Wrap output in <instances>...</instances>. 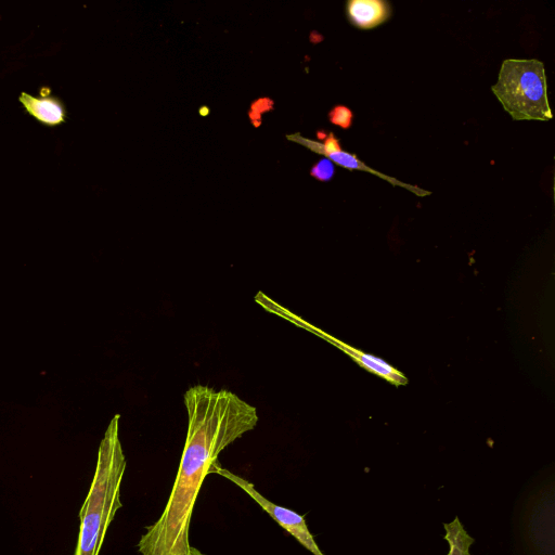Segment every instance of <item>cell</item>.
<instances>
[{
    "instance_id": "obj_10",
    "label": "cell",
    "mask_w": 555,
    "mask_h": 555,
    "mask_svg": "<svg viewBox=\"0 0 555 555\" xmlns=\"http://www.w3.org/2000/svg\"><path fill=\"white\" fill-rule=\"evenodd\" d=\"M310 172L318 180L328 181L334 175V165L330 159L323 158L311 168Z\"/></svg>"
},
{
    "instance_id": "obj_2",
    "label": "cell",
    "mask_w": 555,
    "mask_h": 555,
    "mask_svg": "<svg viewBox=\"0 0 555 555\" xmlns=\"http://www.w3.org/2000/svg\"><path fill=\"white\" fill-rule=\"evenodd\" d=\"M119 418L116 414L111 420L100 442L94 476L79 512L77 544L81 555H99L106 530L122 505L120 485L127 460L119 439Z\"/></svg>"
},
{
    "instance_id": "obj_7",
    "label": "cell",
    "mask_w": 555,
    "mask_h": 555,
    "mask_svg": "<svg viewBox=\"0 0 555 555\" xmlns=\"http://www.w3.org/2000/svg\"><path fill=\"white\" fill-rule=\"evenodd\" d=\"M18 100L29 115L44 125L57 126L65 120V108L56 98H35L22 92Z\"/></svg>"
},
{
    "instance_id": "obj_11",
    "label": "cell",
    "mask_w": 555,
    "mask_h": 555,
    "mask_svg": "<svg viewBox=\"0 0 555 555\" xmlns=\"http://www.w3.org/2000/svg\"><path fill=\"white\" fill-rule=\"evenodd\" d=\"M74 555H81L80 547L78 544L76 545Z\"/></svg>"
},
{
    "instance_id": "obj_5",
    "label": "cell",
    "mask_w": 555,
    "mask_h": 555,
    "mask_svg": "<svg viewBox=\"0 0 555 555\" xmlns=\"http://www.w3.org/2000/svg\"><path fill=\"white\" fill-rule=\"evenodd\" d=\"M347 15L351 24L370 29L384 23L390 15V8L380 0H351L347 3Z\"/></svg>"
},
{
    "instance_id": "obj_8",
    "label": "cell",
    "mask_w": 555,
    "mask_h": 555,
    "mask_svg": "<svg viewBox=\"0 0 555 555\" xmlns=\"http://www.w3.org/2000/svg\"><path fill=\"white\" fill-rule=\"evenodd\" d=\"M444 540L449 545L447 555H470L469 550L474 544V538L464 528L457 516L450 522L443 524Z\"/></svg>"
},
{
    "instance_id": "obj_1",
    "label": "cell",
    "mask_w": 555,
    "mask_h": 555,
    "mask_svg": "<svg viewBox=\"0 0 555 555\" xmlns=\"http://www.w3.org/2000/svg\"><path fill=\"white\" fill-rule=\"evenodd\" d=\"M183 400L188 429L182 456L163 513L137 544L141 555H206L190 543L199 489L219 465L221 451L258 423L257 409L227 389L195 385Z\"/></svg>"
},
{
    "instance_id": "obj_4",
    "label": "cell",
    "mask_w": 555,
    "mask_h": 555,
    "mask_svg": "<svg viewBox=\"0 0 555 555\" xmlns=\"http://www.w3.org/2000/svg\"><path fill=\"white\" fill-rule=\"evenodd\" d=\"M212 474L220 475L233 482L250 496L270 517H272L284 530L291 533L305 548L313 555H324L314 537L308 529L305 517L283 506H279L264 498L247 479L217 465Z\"/></svg>"
},
{
    "instance_id": "obj_9",
    "label": "cell",
    "mask_w": 555,
    "mask_h": 555,
    "mask_svg": "<svg viewBox=\"0 0 555 555\" xmlns=\"http://www.w3.org/2000/svg\"><path fill=\"white\" fill-rule=\"evenodd\" d=\"M328 117L332 124L346 129L351 125L352 113L348 107L337 105L330 112Z\"/></svg>"
},
{
    "instance_id": "obj_6",
    "label": "cell",
    "mask_w": 555,
    "mask_h": 555,
    "mask_svg": "<svg viewBox=\"0 0 555 555\" xmlns=\"http://www.w3.org/2000/svg\"><path fill=\"white\" fill-rule=\"evenodd\" d=\"M315 331L319 332L320 335L332 341V344L339 347L351 358H353L361 366L365 367L367 371L387 379L388 382L395 385H404L408 383V379L401 372L386 363L384 360L372 354L364 353L358 349H354L331 336H327L325 333H322L318 330Z\"/></svg>"
},
{
    "instance_id": "obj_3",
    "label": "cell",
    "mask_w": 555,
    "mask_h": 555,
    "mask_svg": "<svg viewBox=\"0 0 555 555\" xmlns=\"http://www.w3.org/2000/svg\"><path fill=\"white\" fill-rule=\"evenodd\" d=\"M491 89L514 120L547 121L553 117L545 68L538 60L503 61L498 81Z\"/></svg>"
}]
</instances>
